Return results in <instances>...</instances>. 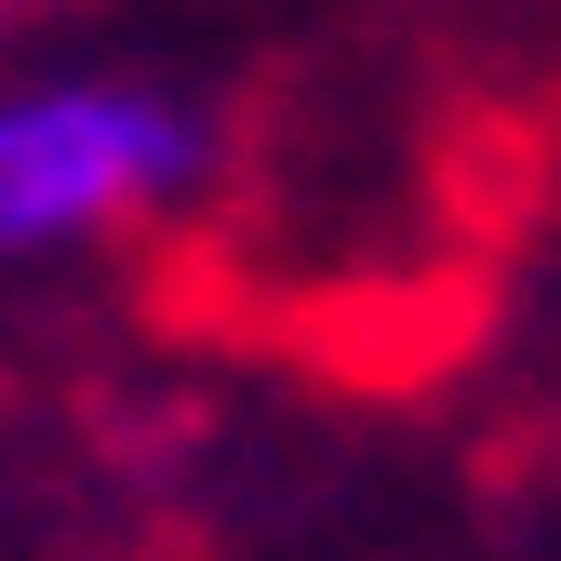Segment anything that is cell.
<instances>
[{"mask_svg":"<svg viewBox=\"0 0 561 561\" xmlns=\"http://www.w3.org/2000/svg\"><path fill=\"white\" fill-rule=\"evenodd\" d=\"M201 174V121L148 81H14L0 94V267L148 228Z\"/></svg>","mask_w":561,"mask_h":561,"instance_id":"1","label":"cell"}]
</instances>
